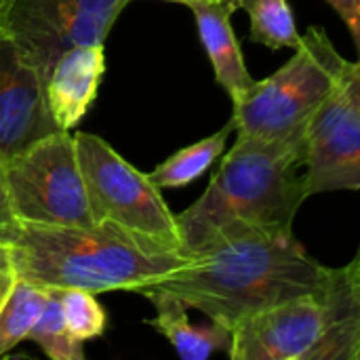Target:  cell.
I'll list each match as a JSON object with an SVG mask.
<instances>
[{
	"instance_id": "23",
	"label": "cell",
	"mask_w": 360,
	"mask_h": 360,
	"mask_svg": "<svg viewBox=\"0 0 360 360\" xmlns=\"http://www.w3.org/2000/svg\"><path fill=\"white\" fill-rule=\"evenodd\" d=\"M346 270V278H348V287H350V293L354 297V304L360 312V247L356 257L344 268Z\"/></svg>"
},
{
	"instance_id": "8",
	"label": "cell",
	"mask_w": 360,
	"mask_h": 360,
	"mask_svg": "<svg viewBox=\"0 0 360 360\" xmlns=\"http://www.w3.org/2000/svg\"><path fill=\"white\" fill-rule=\"evenodd\" d=\"M131 0H13L6 34L42 78L55 59L76 44H105Z\"/></svg>"
},
{
	"instance_id": "22",
	"label": "cell",
	"mask_w": 360,
	"mask_h": 360,
	"mask_svg": "<svg viewBox=\"0 0 360 360\" xmlns=\"http://www.w3.org/2000/svg\"><path fill=\"white\" fill-rule=\"evenodd\" d=\"M342 89L346 93V97L350 99V103L360 112V57L356 63H350L344 80H342Z\"/></svg>"
},
{
	"instance_id": "4",
	"label": "cell",
	"mask_w": 360,
	"mask_h": 360,
	"mask_svg": "<svg viewBox=\"0 0 360 360\" xmlns=\"http://www.w3.org/2000/svg\"><path fill=\"white\" fill-rule=\"evenodd\" d=\"M232 360H360V312L346 270L323 293L262 308L232 329Z\"/></svg>"
},
{
	"instance_id": "16",
	"label": "cell",
	"mask_w": 360,
	"mask_h": 360,
	"mask_svg": "<svg viewBox=\"0 0 360 360\" xmlns=\"http://www.w3.org/2000/svg\"><path fill=\"white\" fill-rule=\"evenodd\" d=\"M251 19V40L270 49H295L302 40L287 0H238Z\"/></svg>"
},
{
	"instance_id": "10",
	"label": "cell",
	"mask_w": 360,
	"mask_h": 360,
	"mask_svg": "<svg viewBox=\"0 0 360 360\" xmlns=\"http://www.w3.org/2000/svg\"><path fill=\"white\" fill-rule=\"evenodd\" d=\"M59 129L44 93V78L15 40L0 34V156L4 162Z\"/></svg>"
},
{
	"instance_id": "5",
	"label": "cell",
	"mask_w": 360,
	"mask_h": 360,
	"mask_svg": "<svg viewBox=\"0 0 360 360\" xmlns=\"http://www.w3.org/2000/svg\"><path fill=\"white\" fill-rule=\"evenodd\" d=\"M293 57L272 76L234 101L232 120L238 135L278 139L310 122L314 112L342 84L350 65L323 27H310Z\"/></svg>"
},
{
	"instance_id": "15",
	"label": "cell",
	"mask_w": 360,
	"mask_h": 360,
	"mask_svg": "<svg viewBox=\"0 0 360 360\" xmlns=\"http://www.w3.org/2000/svg\"><path fill=\"white\" fill-rule=\"evenodd\" d=\"M51 289L17 276L4 306L0 308V356L27 340L40 319Z\"/></svg>"
},
{
	"instance_id": "7",
	"label": "cell",
	"mask_w": 360,
	"mask_h": 360,
	"mask_svg": "<svg viewBox=\"0 0 360 360\" xmlns=\"http://www.w3.org/2000/svg\"><path fill=\"white\" fill-rule=\"evenodd\" d=\"M74 139L95 221L110 219L143 234L181 243L177 215L171 213L150 175L135 169L93 133H76Z\"/></svg>"
},
{
	"instance_id": "6",
	"label": "cell",
	"mask_w": 360,
	"mask_h": 360,
	"mask_svg": "<svg viewBox=\"0 0 360 360\" xmlns=\"http://www.w3.org/2000/svg\"><path fill=\"white\" fill-rule=\"evenodd\" d=\"M11 209L19 224H93L76 139L57 131L4 162Z\"/></svg>"
},
{
	"instance_id": "3",
	"label": "cell",
	"mask_w": 360,
	"mask_h": 360,
	"mask_svg": "<svg viewBox=\"0 0 360 360\" xmlns=\"http://www.w3.org/2000/svg\"><path fill=\"white\" fill-rule=\"evenodd\" d=\"M306 133L308 124L278 139L238 135L207 192L177 215L184 249L190 253L230 226L291 232L306 200L297 175L306 160Z\"/></svg>"
},
{
	"instance_id": "25",
	"label": "cell",
	"mask_w": 360,
	"mask_h": 360,
	"mask_svg": "<svg viewBox=\"0 0 360 360\" xmlns=\"http://www.w3.org/2000/svg\"><path fill=\"white\" fill-rule=\"evenodd\" d=\"M165 2H177V4H184V6H188V4H192V2H196V0H165Z\"/></svg>"
},
{
	"instance_id": "13",
	"label": "cell",
	"mask_w": 360,
	"mask_h": 360,
	"mask_svg": "<svg viewBox=\"0 0 360 360\" xmlns=\"http://www.w3.org/2000/svg\"><path fill=\"white\" fill-rule=\"evenodd\" d=\"M154 304L156 316L150 325L169 340L175 352L184 360H207L217 352H230L232 346V329L209 321V325H192L188 319V308L165 295L150 297Z\"/></svg>"
},
{
	"instance_id": "20",
	"label": "cell",
	"mask_w": 360,
	"mask_h": 360,
	"mask_svg": "<svg viewBox=\"0 0 360 360\" xmlns=\"http://www.w3.org/2000/svg\"><path fill=\"white\" fill-rule=\"evenodd\" d=\"M15 281H17V268L13 259V249L8 243H0V308L4 306Z\"/></svg>"
},
{
	"instance_id": "19",
	"label": "cell",
	"mask_w": 360,
	"mask_h": 360,
	"mask_svg": "<svg viewBox=\"0 0 360 360\" xmlns=\"http://www.w3.org/2000/svg\"><path fill=\"white\" fill-rule=\"evenodd\" d=\"M21 224L17 221L11 200H8V188H6V173H4V158L0 156V243H11L15 234L19 232Z\"/></svg>"
},
{
	"instance_id": "11",
	"label": "cell",
	"mask_w": 360,
	"mask_h": 360,
	"mask_svg": "<svg viewBox=\"0 0 360 360\" xmlns=\"http://www.w3.org/2000/svg\"><path fill=\"white\" fill-rule=\"evenodd\" d=\"M105 72L103 44H76L63 51L51 65L44 93L59 129H74L97 99Z\"/></svg>"
},
{
	"instance_id": "21",
	"label": "cell",
	"mask_w": 360,
	"mask_h": 360,
	"mask_svg": "<svg viewBox=\"0 0 360 360\" xmlns=\"http://www.w3.org/2000/svg\"><path fill=\"white\" fill-rule=\"evenodd\" d=\"M348 25L360 57V0H327Z\"/></svg>"
},
{
	"instance_id": "9",
	"label": "cell",
	"mask_w": 360,
	"mask_h": 360,
	"mask_svg": "<svg viewBox=\"0 0 360 360\" xmlns=\"http://www.w3.org/2000/svg\"><path fill=\"white\" fill-rule=\"evenodd\" d=\"M306 198L323 192L360 190V112L346 97L342 84L314 112L308 122Z\"/></svg>"
},
{
	"instance_id": "14",
	"label": "cell",
	"mask_w": 360,
	"mask_h": 360,
	"mask_svg": "<svg viewBox=\"0 0 360 360\" xmlns=\"http://www.w3.org/2000/svg\"><path fill=\"white\" fill-rule=\"evenodd\" d=\"M232 131H236V127H234V120L230 118V122L224 129H219L217 133H213L192 146H186L179 152L171 154L167 160H162L150 173V179L158 188H184V186L196 181L224 154L226 141Z\"/></svg>"
},
{
	"instance_id": "17",
	"label": "cell",
	"mask_w": 360,
	"mask_h": 360,
	"mask_svg": "<svg viewBox=\"0 0 360 360\" xmlns=\"http://www.w3.org/2000/svg\"><path fill=\"white\" fill-rule=\"evenodd\" d=\"M51 289V287H49ZM30 342L40 346V350L53 360H82L84 350L82 342L72 335V331L65 325L63 312H61V302H59V291L51 289L46 306L36 321L34 329L27 335Z\"/></svg>"
},
{
	"instance_id": "26",
	"label": "cell",
	"mask_w": 360,
	"mask_h": 360,
	"mask_svg": "<svg viewBox=\"0 0 360 360\" xmlns=\"http://www.w3.org/2000/svg\"><path fill=\"white\" fill-rule=\"evenodd\" d=\"M226 2H228L234 11H238V0H226Z\"/></svg>"
},
{
	"instance_id": "12",
	"label": "cell",
	"mask_w": 360,
	"mask_h": 360,
	"mask_svg": "<svg viewBox=\"0 0 360 360\" xmlns=\"http://www.w3.org/2000/svg\"><path fill=\"white\" fill-rule=\"evenodd\" d=\"M188 8L196 19L198 36L213 65L215 80L230 95L232 103L243 99L257 80L245 65L243 51L230 23L234 8L226 0H196L188 4Z\"/></svg>"
},
{
	"instance_id": "24",
	"label": "cell",
	"mask_w": 360,
	"mask_h": 360,
	"mask_svg": "<svg viewBox=\"0 0 360 360\" xmlns=\"http://www.w3.org/2000/svg\"><path fill=\"white\" fill-rule=\"evenodd\" d=\"M11 4H13V0H0V34L6 32V17L11 11Z\"/></svg>"
},
{
	"instance_id": "2",
	"label": "cell",
	"mask_w": 360,
	"mask_h": 360,
	"mask_svg": "<svg viewBox=\"0 0 360 360\" xmlns=\"http://www.w3.org/2000/svg\"><path fill=\"white\" fill-rule=\"evenodd\" d=\"M17 276L51 289L135 291L190 262L181 243L101 219L76 226L21 224L8 243Z\"/></svg>"
},
{
	"instance_id": "1",
	"label": "cell",
	"mask_w": 360,
	"mask_h": 360,
	"mask_svg": "<svg viewBox=\"0 0 360 360\" xmlns=\"http://www.w3.org/2000/svg\"><path fill=\"white\" fill-rule=\"evenodd\" d=\"M331 270L319 264L291 232L230 226L190 251L173 274L133 293L173 297L230 329L249 314L300 295L323 293Z\"/></svg>"
},
{
	"instance_id": "18",
	"label": "cell",
	"mask_w": 360,
	"mask_h": 360,
	"mask_svg": "<svg viewBox=\"0 0 360 360\" xmlns=\"http://www.w3.org/2000/svg\"><path fill=\"white\" fill-rule=\"evenodd\" d=\"M57 291H59L65 325L76 340L84 344L86 340L103 335L108 327V314L101 308V304L95 300V293L80 291V289H57Z\"/></svg>"
}]
</instances>
